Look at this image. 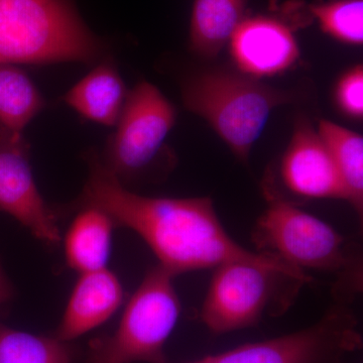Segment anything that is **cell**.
<instances>
[{
    "label": "cell",
    "instance_id": "obj_1",
    "mask_svg": "<svg viewBox=\"0 0 363 363\" xmlns=\"http://www.w3.org/2000/svg\"><path fill=\"white\" fill-rule=\"evenodd\" d=\"M89 177L80 206L105 212L117 226L138 234L174 276L201 271L233 260H279L252 252L231 238L208 197L157 198L131 192L96 155H91Z\"/></svg>",
    "mask_w": 363,
    "mask_h": 363
},
{
    "label": "cell",
    "instance_id": "obj_2",
    "mask_svg": "<svg viewBox=\"0 0 363 363\" xmlns=\"http://www.w3.org/2000/svg\"><path fill=\"white\" fill-rule=\"evenodd\" d=\"M267 208L252 234L255 252L278 257L307 274L325 272L334 278L336 302L351 304L362 291V257L353 243L333 226L296 206L264 183Z\"/></svg>",
    "mask_w": 363,
    "mask_h": 363
},
{
    "label": "cell",
    "instance_id": "obj_3",
    "mask_svg": "<svg viewBox=\"0 0 363 363\" xmlns=\"http://www.w3.org/2000/svg\"><path fill=\"white\" fill-rule=\"evenodd\" d=\"M312 277L281 260H233L214 267L200 317L214 335L257 326L293 304Z\"/></svg>",
    "mask_w": 363,
    "mask_h": 363
},
{
    "label": "cell",
    "instance_id": "obj_4",
    "mask_svg": "<svg viewBox=\"0 0 363 363\" xmlns=\"http://www.w3.org/2000/svg\"><path fill=\"white\" fill-rule=\"evenodd\" d=\"M102 52L68 0H0V65L92 63Z\"/></svg>",
    "mask_w": 363,
    "mask_h": 363
},
{
    "label": "cell",
    "instance_id": "obj_5",
    "mask_svg": "<svg viewBox=\"0 0 363 363\" xmlns=\"http://www.w3.org/2000/svg\"><path fill=\"white\" fill-rule=\"evenodd\" d=\"M186 108L201 117L234 156L247 162L272 112L296 98L292 91L264 84L245 74L204 71L183 83Z\"/></svg>",
    "mask_w": 363,
    "mask_h": 363
},
{
    "label": "cell",
    "instance_id": "obj_6",
    "mask_svg": "<svg viewBox=\"0 0 363 363\" xmlns=\"http://www.w3.org/2000/svg\"><path fill=\"white\" fill-rule=\"evenodd\" d=\"M174 278L159 264L150 269L116 330L90 342L87 363H167L164 345L181 314Z\"/></svg>",
    "mask_w": 363,
    "mask_h": 363
},
{
    "label": "cell",
    "instance_id": "obj_7",
    "mask_svg": "<svg viewBox=\"0 0 363 363\" xmlns=\"http://www.w3.org/2000/svg\"><path fill=\"white\" fill-rule=\"evenodd\" d=\"M362 345L350 304L335 302L307 328L207 357L211 363H345Z\"/></svg>",
    "mask_w": 363,
    "mask_h": 363
},
{
    "label": "cell",
    "instance_id": "obj_8",
    "mask_svg": "<svg viewBox=\"0 0 363 363\" xmlns=\"http://www.w3.org/2000/svg\"><path fill=\"white\" fill-rule=\"evenodd\" d=\"M176 119L175 107L156 86L138 83L128 91L102 164L121 183L143 175L161 155Z\"/></svg>",
    "mask_w": 363,
    "mask_h": 363
},
{
    "label": "cell",
    "instance_id": "obj_9",
    "mask_svg": "<svg viewBox=\"0 0 363 363\" xmlns=\"http://www.w3.org/2000/svg\"><path fill=\"white\" fill-rule=\"evenodd\" d=\"M0 210L26 227L38 240H61L56 214L45 203L33 177L23 133L0 128Z\"/></svg>",
    "mask_w": 363,
    "mask_h": 363
},
{
    "label": "cell",
    "instance_id": "obj_10",
    "mask_svg": "<svg viewBox=\"0 0 363 363\" xmlns=\"http://www.w3.org/2000/svg\"><path fill=\"white\" fill-rule=\"evenodd\" d=\"M279 178L289 192L306 199L347 201L335 162L310 121H296L292 138L279 164Z\"/></svg>",
    "mask_w": 363,
    "mask_h": 363
},
{
    "label": "cell",
    "instance_id": "obj_11",
    "mask_svg": "<svg viewBox=\"0 0 363 363\" xmlns=\"http://www.w3.org/2000/svg\"><path fill=\"white\" fill-rule=\"evenodd\" d=\"M228 44L236 67L255 79L279 75L295 65L300 57L292 30L272 16L243 18Z\"/></svg>",
    "mask_w": 363,
    "mask_h": 363
},
{
    "label": "cell",
    "instance_id": "obj_12",
    "mask_svg": "<svg viewBox=\"0 0 363 363\" xmlns=\"http://www.w3.org/2000/svg\"><path fill=\"white\" fill-rule=\"evenodd\" d=\"M123 289L113 272L105 269L83 272L56 332L62 341L80 337L109 319L123 304Z\"/></svg>",
    "mask_w": 363,
    "mask_h": 363
},
{
    "label": "cell",
    "instance_id": "obj_13",
    "mask_svg": "<svg viewBox=\"0 0 363 363\" xmlns=\"http://www.w3.org/2000/svg\"><path fill=\"white\" fill-rule=\"evenodd\" d=\"M128 95L116 66L106 60L73 86L64 99L83 118L104 126H116Z\"/></svg>",
    "mask_w": 363,
    "mask_h": 363
},
{
    "label": "cell",
    "instance_id": "obj_14",
    "mask_svg": "<svg viewBox=\"0 0 363 363\" xmlns=\"http://www.w3.org/2000/svg\"><path fill=\"white\" fill-rule=\"evenodd\" d=\"M114 225L102 210L82 207L64 241L68 266L81 274L105 269L111 255Z\"/></svg>",
    "mask_w": 363,
    "mask_h": 363
},
{
    "label": "cell",
    "instance_id": "obj_15",
    "mask_svg": "<svg viewBox=\"0 0 363 363\" xmlns=\"http://www.w3.org/2000/svg\"><path fill=\"white\" fill-rule=\"evenodd\" d=\"M247 0H194L190 21V48L214 58L228 44L245 18Z\"/></svg>",
    "mask_w": 363,
    "mask_h": 363
},
{
    "label": "cell",
    "instance_id": "obj_16",
    "mask_svg": "<svg viewBox=\"0 0 363 363\" xmlns=\"http://www.w3.org/2000/svg\"><path fill=\"white\" fill-rule=\"evenodd\" d=\"M318 133L330 152L347 194V202L362 219L363 138L362 136L331 123L320 121Z\"/></svg>",
    "mask_w": 363,
    "mask_h": 363
},
{
    "label": "cell",
    "instance_id": "obj_17",
    "mask_svg": "<svg viewBox=\"0 0 363 363\" xmlns=\"http://www.w3.org/2000/svg\"><path fill=\"white\" fill-rule=\"evenodd\" d=\"M44 107V97L25 72L0 65V128L23 133Z\"/></svg>",
    "mask_w": 363,
    "mask_h": 363
},
{
    "label": "cell",
    "instance_id": "obj_18",
    "mask_svg": "<svg viewBox=\"0 0 363 363\" xmlns=\"http://www.w3.org/2000/svg\"><path fill=\"white\" fill-rule=\"evenodd\" d=\"M0 363H73L66 341L35 335L0 321Z\"/></svg>",
    "mask_w": 363,
    "mask_h": 363
},
{
    "label": "cell",
    "instance_id": "obj_19",
    "mask_svg": "<svg viewBox=\"0 0 363 363\" xmlns=\"http://www.w3.org/2000/svg\"><path fill=\"white\" fill-rule=\"evenodd\" d=\"M322 30L348 45L363 43V0H329L310 6Z\"/></svg>",
    "mask_w": 363,
    "mask_h": 363
},
{
    "label": "cell",
    "instance_id": "obj_20",
    "mask_svg": "<svg viewBox=\"0 0 363 363\" xmlns=\"http://www.w3.org/2000/svg\"><path fill=\"white\" fill-rule=\"evenodd\" d=\"M339 108L351 118L362 119L363 116V69L357 65L343 74L335 89Z\"/></svg>",
    "mask_w": 363,
    "mask_h": 363
},
{
    "label": "cell",
    "instance_id": "obj_21",
    "mask_svg": "<svg viewBox=\"0 0 363 363\" xmlns=\"http://www.w3.org/2000/svg\"><path fill=\"white\" fill-rule=\"evenodd\" d=\"M13 297V289L0 267V305L4 304Z\"/></svg>",
    "mask_w": 363,
    "mask_h": 363
},
{
    "label": "cell",
    "instance_id": "obj_22",
    "mask_svg": "<svg viewBox=\"0 0 363 363\" xmlns=\"http://www.w3.org/2000/svg\"><path fill=\"white\" fill-rule=\"evenodd\" d=\"M190 363H211L208 359L207 357L201 358V359L196 360V362H190Z\"/></svg>",
    "mask_w": 363,
    "mask_h": 363
}]
</instances>
